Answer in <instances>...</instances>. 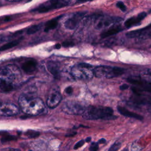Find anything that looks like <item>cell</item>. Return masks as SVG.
<instances>
[{
	"mask_svg": "<svg viewBox=\"0 0 151 151\" xmlns=\"http://www.w3.org/2000/svg\"><path fill=\"white\" fill-rule=\"evenodd\" d=\"M91 1V0H78L77 2H84L86 1Z\"/></svg>",
	"mask_w": 151,
	"mask_h": 151,
	"instance_id": "cell-35",
	"label": "cell"
},
{
	"mask_svg": "<svg viewBox=\"0 0 151 151\" xmlns=\"http://www.w3.org/2000/svg\"><path fill=\"white\" fill-rule=\"evenodd\" d=\"M122 30H123V28L120 25L115 24V25H113L110 27V28L109 29L103 31L100 34V37L103 38H107V37H110L111 35H113L114 34H116L117 33L122 31Z\"/></svg>",
	"mask_w": 151,
	"mask_h": 151,
	"instance_id": "cell-15",
	"label": "cell"
},
{
	"mask_svg": "<svg viewBox=\"0 0 151 151\" xmlns=\"http://www.w3.org/2000/svg\"><path fill=\"white\" fill-rule=\"evenodd\" d=\"M55 48H57V49H59V48H61V45H60V44H57L55 45Z\"/></svg>",
	"mask_w": 151,
	"mask_h": 151,
	"instance_id": "cell-33",
	"label": "cell"
},
{
	"mask_svg": "<svg viewBox=\"0 0 151 151\" xmlns=\"http://www.w3.org/2000/svg\"><path fill=\"white\" fill-rule=\"evenodd\" d=\"M93 21L94 28L97 29H101L117 24L122 21V18L115 17H105L100 15H95L93 16Z\"/></svg>",
	"mask_w": 151,
	"mask_h": 151,
	"instance_id": "cell-7",
	"label": "cell"
},
{
	"mask_svg": "<svg viewBox=\"0 0 151 151\" xmlns=\"http://www.w3.org/2000/svg\"><path fill=\"white\" fill-rule=\"evenodd\" d=\"M47 67L55 78L59 79L60 78V69L58 63L54 61H48L47 63Z\"/></svg>",
	"mask_w": 151,
	"mask_h": 151,
	"instance_id": "cell-14",
	"label": "cell"
},
{
	"mask_svg": "<svg viewBox=\"0 0 151 151\" xmlns=\"http://www.w3.org/2000/svg\"><path fill=\"white\" fill-rule=\"evenodd\" d=\"M41 27V25L40 24H38V25H34L31 27H30L27 31V33L29 35L30 34H33L35 32H37V31H38L40 28Z\"/></svg>",
	"mask_w": 151,
	"mask_h": 151,
	"instance_id": "cell-21",
	"label": "cell"
},
{
	"mask_svg": "<svg viewBox=\"0 0 151 151\" xmlns=\"http://www.w3.org/2000/svg\"><path fill=\"white\" fill-rule=\"evenodd\" d=\"M86 12H77L72 14L65 21V27L69 29H76L81 20L84 18Z\"/></svg>",
	"mask_w": 151,
	"mask_h": 151,
	"instance_id": "cell-8",
	"label": "cell"
},
{
	"mask_svg": "<svg viewBox=\"0 0 151 151\" xmlns=\"http://www.w3.org/2000/svg\"><path fill=\"white\" fill-rule=\"evenodd\" d=\"M128 87H129V86L127 84H122L120 86V89L122 90H124L127 89Z\"/></svg>",
	"mask_w": 151,
	"mask_h": 151,
	"instance_id": "cell-30",
	"label": "cell"
},
{
	"mask_svg": "<svg viewBox=\"0 0 151 151\" xmlns=\"http://www.w3.org/2000/svg\"><path fill=\"white\" fill-rule=\"evenodd\" d=\"M91 137H87L86 139V142H89L91 141Z\"/></svg>",
	"mask_w": 151,
	"mask_h": 151,
	"instance_id": "cell-34",
	"label": "cell"
},
{
	"mask_svg": "<svg viewBox=\"0 0 151 151\" xmlns=\"http://www.w3.org/2000/svg\"><path fill=\"white\" fill-rule=\"evenodd\" d=\"M113 114L112 109L105 106H89L83 113V117L90 120L110 119L113 117Z\"/></svg>",
	"mask_w": 151,
	"mask_h": 151,
	"instance_id": "cell-2",
	"label": "cell"
},
{
	"mask_svg": "<svg viewBox=\"0 0 151 151\" xmlns=\"http://www.w3.org/2000/svg\"><path fill=\"white\" fill-rule=\"evenodd\" d=\"M140 78L145 82L151 84V69H145L140 72Z\"/></svg>",
	"mask_w": 151,
	"mask_h": 151,
	"instance_id": "cell-18",
	"label": "cell"
},
{
	"mask_svg": "<svg viewBox=\"0 0 151 151\" xmlns=\"http://www.w3.org/2000/svg\"><path fill=\"white\" fill-rule=\"evenodd\" d=\"M84 143V141L83 140H80L79 142H78L75 145H74V149H77L78 148H80V147H81Z\"/></svg>",
	"mask_w": 151,
	"mask_h": 151,
	"instance_id": "cell-27",
	"label": "cell"
},
{
	"mask_svg": "<svg viewBox=\"0 0 151 151\" xmlns=\"http://www.w3.org/2000/svg\"><path fill=\"white\" fill-rule=\"evenodd\" d=\"M120 146H121V143L120 142H116L113 145H112L111 146V147L109 148V150H111V151L117 150H118L120 148Z\"/></svg>",
	"mask_w": 151,
	"mask_h": 151,
	"instance_id": "cell-24",
	"label": "cell"
},
{
	"mask_svg": "<svg viewBox=\"0 0 151 151\" xmlns=\"http://www.w3.org/2000/svg\"><path fill=\"white\" fill-rule=\"evenodd\" d=\"M61 99V97L60 93L57 90H54L49 95L47 100V105L51 109L55 108L60 103Z\"/></svg>",
	"mask_w": 151,
	"mask_h": 151,
	"instance_id": "cell-12",
	"label": "cell"
},
{
	"mask_svg": "<svg viewBox=\"0 0 151 151\" xmlns=\"http://www.w3.org/2000/svg\"><path fill=\"white\" fill-rule=\"evenodd\" d=\"M71 73L76 78L80 80H90L94 76L92 66L84 63H80L74 67L72 68Z\"/></svg>",
	"mask_w": 151,
	"mask_h": 151,
	"instance_id": "cell-6",
	"label": "cell"
},
{
	"mask_svg": "<svg viewBox=\"0 0 151 151\" xmlns=\"http://www.w3.org/2000/svg\"><path fill=\"white\" fill-rule=\"evenodd\" d=\"M117 110L122 115L126 116V117H131V118H134L139 120H142L143 119V117L139 114H137L136 113L130 111V110L126 109V108H124V107L120 106H118L117 107Z\"/></svg>",
	"mask_w": 151,
	"mask_h": 151,
	"instance_id": "cell-16",
	"label": "cell"
},
{
	"mask_svg": "<svg viewBox=\"0 0 151 151\" xmlns=\"http://www.w3.org/2000/svg\"><path fill=\"white\" fill-rule=\"evenodd\" d=\"M129 38H139L140 39H146L151 38V25L144 28L132 31L126 34Z\"/></svg>",
	"mask_w": 151,
	"mask_h": 151,
	"instance_id": "cell-9",
	"label": "cell"
},
{
	"mask_svg": "<svg viewBox=\"0 0 151 151\" xmlns=\"http://www.w3.org/2000/svg\"><path fill=\"white\" fill-rule=\"evenodd\" d=\"M59 18L60 17L54 18V19H52L48 21V22H47V23L45 24V25L44 31L48 32V31L56 28V27L58 25V21Z\"/></svg>",
	"mask_w": 151,
	"mask_h": 151,
	"instance_id": "cell-19",
	"label": "cell"
},
{
	"mask_svg": "<svg viewBox=\"0 0 151 151\" xmlns=\"http://www.w3.org/2000/svg\"><path fill=\"white\" fill-rule=\"evenodd\" d=\"M19 105L23 111L27 114H37L44 111V107L42 101L39 99H33L26 96L21 97Z\"/></svg>",
	"mask_w": 151,
	"mask_h": 151,
	"instance_id": "cell-3",
	"label": "cell"
},
{
	"mask_svg": "<svg viewBox=\"0 0 151 151\" xmlns=\"http://www.w3.org/2000/svg\"><path fill=\"white\" fill-rule=\"evenodd\" d=\"M98 144H99V143H95V142L92 143L89 149L92 151H96V150H98V149H99Z\"/></svg>",
	"mask_w": 151,
	"mask_h": 151,
	"instance_id": "cell-26",
	"label": "cell"
},
{
	"mask_svg": "<svg viewBox=\"0 0 151 151\" xmlns=\"http://www.w3.org/2000/svg\"><path fill=\"white\" fill-rule=\"evenodd\" d=\"M6 1H8V2H19V1H21L22 0H6Z\"/></svg>",
	"mask_w": 151,
	"mask_h": 151,
	"instance_id": "cell-32",
	"label": "cell"
},
{
	"mask_svg": "<svg viewBox=\"0 0 151 151\" xmlns=\"http://www.w3.org/2000/svg\"><path fill=\"white\" fill-rule=\"evenodd\" d=\"M37 68V62L35 60H28L25 61L22 65V70L27 73H33Z\"/></svg>",
	"mask_w": 151,
	"mask_h": 151,
	"instance_id": "cell-17",
	"label": "cell"
},
{
	"mask_svg": "<svg viewBox=\"0 0 151 151\" xmlns=\"http://www.w3.org/2000/svg\"><path fill=\"white\" fill-rule=\"evenodd\" d=\"M18 113V108L14 104H0V115L4 116H10L15 115Z\"/></svg>",
	"mask_w": 151,
	"mask_h": 151,
	"instance_id": "cell-11",
	"label": "cell"
},
{
	"mask_svg": "<svg viewBox=\"0 0 151 151\" xmlns=\"http://www.w3.org/2000/svg\"><path fill=\"white\" fill-rule=\"evenodd\" d=\"M71 2V0H48L32 10V12L44 13L48 11L61 8L67 6Z\"/></svg>",
	"mask_w": 151,
	"mask_h": 151,
	"instance_id": "cell-5",
	"label": "cell"
},
{
	"mask_svg": "<svg viewBox=\"0 0 151 151\" xmlns=\"http://www.w3.org/2000/svg\"><path fill=\"white\" fill-rule=\"evenodd\" d=\"M25 135L30 138H35L40 136V132L32 130H28L25 133Z\"/></svg>",
	"mask_w": 151,
	"mask_h": 151,
	"instance_id": "cell-22",
	"label": "cell"
},
{
	"mask_svg": "<svg viewBox=\"0 0 151 151\" xmlns=\"http://www.w3.org/2000/svg\"><path fill=\"white\" fill-rule=\"evenodd\" d=\"M65 93H66L67 94H71L72 92H73V88H72L71 87H67L65 88Z\"/></svg>",
	"mask_w": 151,
	"mask_h": 151,
	"instance_id": "cell-29",
	"label": "cell"
},
{
	"mask_svg": "<svg viewBox=\"0 0 151 151\" xmlns=\"http://www.w3.org/2000/svg\"><path fill=\"white\" fill-rule=\"evenodd\" d=\"M84 110L83 106L75 102H67L63 107V110L68 114H81Z\"/></svg>",
	"mask_w": 151,
	"mask_h": 151,
	"instance_id": "cell-10",
	"label": "cell"
},
{
	"mask_svg": "<svg viewBox=\"0 0 151 151\" xmlns=\"http://www.w3.org/2000/svg\"><path fill=\"white\" fill-rule=\"evenodd\" d=\"M17 139L15 136H12V135H6L5 136H3L1 139V141L2 143H5L7 142H9V141H12V140H16Z\"/></svg>",
	"mask_w": 151,
	"mask_h": 151,
	"instance_id": "cell-23",
	"label": "cell"
},
{
	"mask_svg": "<svg viewBox=\"0 0 151 151\" xmlns=\"http://www.w3.org/2000/svg\"><path fill=\"white\" fill-rule=\"evenodd\" d=\"M74 45V43L72 41H66L63 42V46H64V47H71Z\"/></svg>",
	"mask_w": 151,
	"mask_h": 151,
	"instance_id": "cell-28",
	"label": "cell"
},
{
	"mask_svg": "<svg viewBox=\"0 0 151 151\" xmlns=\"http://www.w3.org/2000/svg\"><path fill=\"white\" fill-rule=\"evenodd\" d=\"M146 15L147 14L146 12H143L139 14L137 16L132 17L127 19L124 22L125 27L127 28H130L139 24L146 17Z\"/></svg>",
	"mask_w": 151,
	"mask_h": 151,
	"instance_id": "cell-13",
	"label": "cell"
},
{
	"mask_svg": "<svg viewBox=\"0 0 151 151\" xmlns=\"http://www.w3.org/2000/svg\"><path fill=\"white\" fill-rule=\"evenodd\" d=\"M94 75L98 78H112L120 76L124 73V70L122 68L111 67L107 65H100L93 69Z\"/></svg>",
	"mask_w": 151,
	"mask_h": 151,
	"instance_id": "cell-4",
	"label": "cell"
},
{
	"mask_svg": "<svg viewBox=\"0 0 151 151\" xmlns=\"http://www.w3.org/2000/svg\"><path fill=\"white\" fill-rule=\"evenodd\" d=\"M133 94L127 101L130 107L144 113H151V97L143 94L137 87H132Z\"/></svg>",
	"mask_w": 151,
	"mask_h": 151,
	"instance_id": "cell-1",
	"label": "cell"
},
{
	"mask_svg": "<svg viewBox=\"0 0 151 151\" xmlns=\"http://www.w3.org/2000/svg\"><path fill=\"white\" fill-rule=\"evenodd\" d=\"M117 6L120 8L122 11L124 12L126 11V7L125 6V5L124 4V3L122 1H119L117 2V4H116Z\"/></svg>",
	"mask_w": 151,
	"mask_h": 151,
	"instance_id": "cell-25",
	"label": "cell"
},
{
	"mask_svg": "<svg viewBox=\"0 0 151 151\" xmlns=\"http://www.w3.org/2000/svg\"><path fill=\"white\" fill-rule=\"evenodd\" d=\"M21 40H22V38H19V39L13 40V41H12L9 42H8V43H6V44H4L3 45H2L0 47V51L9 50V49L16 46L17 45H18L20 42Z\"/></svg>",
	"mask_w": 151,
	"mask_h": 151,
	"instance_id": "cell-20",
	"label": "cell"
},
{
	"mask_svg": "<svg viewBox=\"0 0 151 151\" xmlns=\"http://www.w3.org/2000/svg\"><path fill=\"white\" fill-rule=\"evenodd\" d=\"M106 140L104 139H101L98 141V143H106Z\"/></svg>",
	"mask_w": 151,
	"mask_h": 151,
	"instance_id": "cell-31",
	"label": "cell"
}]
</instances>
